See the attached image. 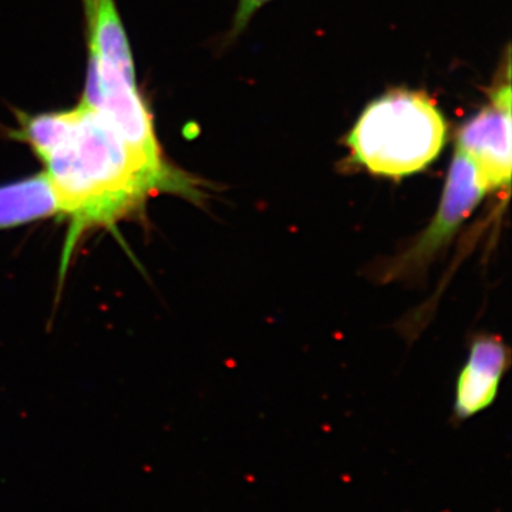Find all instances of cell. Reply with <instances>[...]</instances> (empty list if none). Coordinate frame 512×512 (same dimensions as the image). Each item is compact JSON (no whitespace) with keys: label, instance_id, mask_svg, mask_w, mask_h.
Masks as SVG:
<instances>
[{"label":"cell","instance_id":"obj_3","mask_svg":"<svg viewBox=\"0 0 512 512\" xmlns=\"http://www.w3.org/2000/svg\"><path fill=\"white\" fill-rule=\"evenodd\" d=\"M490 192L474 161L456 148L433 221L393 262L389 275L400 278L426 269Z\"/></svg>","mask_w":512,"mask_h":512},{"label":"cell","instance_id":"obj_1","mask_svg":"<svg viewBox=\"0 0 512 512\" xmlns=\"http://www.w3.org/2000/svg\"><path fill=\"white\" fill-rule=\"evenodd\" d=\"M69 234L63 269L84 232L111 228L144 207L156 194H177L204 204V181L173 165L156 164L133 150L99 110L80 104L59 144L45 158Z\"/></svg>","mask_w":512,"mask_h":512},{"label":"cell","instance_id":"obj_6","mask_svg":"<svg viewBox=\"0 0 512 512\" xmlns=\"http://www.w3.org/2000/svg\"><path fill=\"white\" fill-rule=\"evenodd\" d=\"M510 362V349L497 336H480L474 340L470 357L458 377V420L470 419L493 404Z\"/></svg>","mask_w":512,"mask_h":512},{"label":"cell","instance_id":"obj_2","mask_svg":"<svg viewBox=\"0 0 512 512\" xmlns=\"http://www.w3.org/2000/svg\"><path fill=\"white\" fill-rule=\"evenodd\" d=\"M446 140V119L429 94L394 90L363 110L343 143L353 163L400 180L429 168Z\"/></svg>","mask_w":512,"mask_h":512},{"label":"cell","instance_id":"obj_9","mask_svg":"<svg viewBox=\"0 0 512 512\" xmlns=\"http://www.w3.org/2000/svg\"><path fill=\"white\" fill-rule=\"evenodd\" d=\"M72 121V110L23 116L16 136L43 160L62 141Z\"/></svg>","mask_w":512,"mask_h":512},{"label":"cell","instance_id":"obj_10","mask_svg":"<svg viewBox=\"0 0 512 512\" xmlns=\"http://www.w3.org/2000/svg\"><path fill=\"white\" fill-rule=\"evenodd\" d=\"M271 0H239L237 13H235L234 28L232 36H237L248 25L249 20L254 18L259 9L264 8Z\"/></svg>","mask_w":512,"mask_h":512},{"label":"cell","instance_id":"obj_5","mask_svg":"<svg viewBox=\"0 0 512 512\" xmlns=\"http://www.w3.org/2000/svg\"><path fill=\"white\" fill-rule=\"evenodd\" d=\"M490 100L460 128L456 148L474 161L493 192L508 190L511 183L510 74L491 92Z\"/></svg>","mask_w":512,"mask_h":512},{"label":"cell","instance_id":"obj_4","mask_svg":"<svg viewBox=\"0 0 512 512\" xmlns=\"http://www.w3.org/2000/svg\"><path fill=\"white\" fill-rule=\"evenodd\" d=\"M82 104L101 111L138 154L156 164L167 163L136 82L128 80L116 67L103 62L92 52Z\"/></svg>","mask_w":512,"mask_h":512},{"label":"cell","instance_id":"obj_7","mask_svg":"<svg viewBox=\"0 0 512 512\" xmlns=\"http://www.w3.org/2000/svg\"><path fill=\"white\" fill-rule=\"evenodd\" d=\"M59 217L62 204L45 171L0 184V231Z\"/></svg>","mask_w":512,"mask_h":512},{"label":"cell","instance_id":"obj_8","mask_svg":"<svg viewBox=\"0 0 512 512\" xmlns=\"http://www.w3.org/2000/svg\"><path fill=\"white\" fill-rule=\"evenodd\" d=\"M84 5L89 22L90 52L136 82L130 43L114 0H84Z\"/></svg>","mask_w":512,"mask_h":512}]
</instances>
